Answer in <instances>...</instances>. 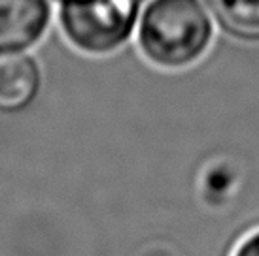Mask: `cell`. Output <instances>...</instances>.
Segmentation results:
<instances>
[{
    "label": "cell",
    "mask_w": 259,
    "mask_h": 256,
    "mask_svg": "<svg viewBox=\"0 0 259 256\" xmlns=\"http://www.w3.org/2000/svg\"><path fill=\"white\" fill-rule=\"evenodd\" d=\"M212 21L201 0H151L138 23V45L155 66L178 70L208 51Z\"/></svg>",
    "instance_id": "obj_1"
},
{
    "label": "cell",
    "mask_w": 259,
    "mask_h": 256,
    "mask_svg": "<svg viewBox=\"0 0 259 256\" xmlns=\"http://www.w3.org/2000/svg\"><path fill=\"white\" fill-rule=\"evenodd\" d=\"M220 29L238 42L259 43V0H202Z\"/></svg>",
    "instance_id": "obj_5"
},
{
    "label": "cell",
    "mask_w": 259,
    "mask_h": 256,
    "mask_svg": "<svg viewBox=\"0 0 259 256\" xmlns=\"http://www.w3.org/2000/svg\"><path fill=\"white\" fill-rule=\"evenodd\" d=\"M140 0H61L59 19L76 49L108 55L129 42L135 32Z\"/></svg>",
    "instance_id": "obj_2"
},
{
    "label": "cell",
    "mask_w": 259,
    "mask_h": 256,
    "mask_svg": "<svg viewBox=\"0 0 259 256\" xmlns=\"http://www.w3.org/2000/svg\"><path fill=\"white\" fill-rule=\"evenodd\" d=\"M42 91V68L32 55H0V117L14 119L29 111Z\"/></svg>",
    "instance_id": "obj_4"
},
{
    "label": "cell",
    "mask_w": 259,
    "mask_h": 256,
    "mask_svg": "<svg viewBox=\"0 0 259 256\" xmlns=\"http://www.w3.org/2000/svg\"><path fill=\"white\" fill-rule=\"evenodd\" d=\"M233 256H259V232L246 237Z\"/></svg>",
    "instance_id": "obj_6"
},
{
    "label": "cell",
    "mask_w": 259,
    "mask_h": 256,
    "mask_svg": "<svg viewBox=\"0 0 259 256\" xmlns=\"http://www.w3.org/2000/svg\"><path fill=\"white\" fill-rule=\"evenodd\" d=\"M50 21V0H0V55L32 49L42 42Z\"/></svg>",
    "instance_id": "obj_3"
}]
</instances>
